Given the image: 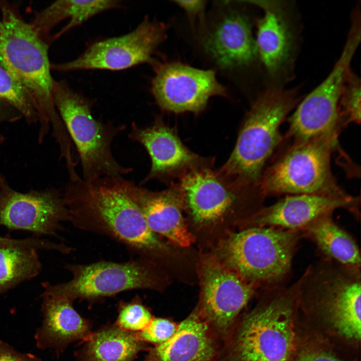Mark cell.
I'll return each mask as SVG.
<instances>
[{"instance_id": "obj_10", "label": "cell", "mask_w": 361, "mask_h": 361, "mask_svg": "<svg viewBox=\"0 0 361 361\" xmlns=\"http://www.w3.org/2000/svg\"><path fill=\"white\" fill-rule=\"evenodd\" d=\"M164 23L144 18L137 26L125 34L97 41L73 60L52 64L60 72L86 70L120 71L141 64L155 67L157 49L166 36Z\"/></svg>"}, {"instance_id": "obj_32", "label": "cell", "mask_w": 361, "mask_h": 361, "mask_svg": "<svg viewBox=\"0 0 361 361\" xmlns=\"http://www.w3.org/2000/svg\"><path fill=\"white\" fill-rule=\"evenodd\" d=\"M174 2L191 17L202 13L206 5L204 1H175Z\"/></svg>"}, {"instance_id": "obj_13", "label": "cell", "mask_w": 361, "mask_h": 361, "mask_svg": "<svg viewBox=\"0 0 361 361\" xmlns=\"http://www.w3.org/2000/svg\"><path fill=\"white\" fill-rule=\"evenodd\" d=\"M128 137L143 145L151 159L150 171L139 186L151 179L171 184L172 180L194 169L213 167L212 158L201 156L190 150L176 130L166 125L160 116L146 127L132 122Z\"/></svg>"}, {"instance_id": "obj_1", "label": "cell", "mask_w": 361, "mask_h": 361, "mask_svg": "<svg viewBox=\"0 0 361 361\" xmlns=\"http://www.w3.org/2000/svg\"><path fill=\"white\" fill-rule=\"evenodd\" d=\"M126 183L122 176L70 180L63 197L69 221L80 230L110 237L137 257L153 260L167 246L148 226Z\"/></svg>"}, {"instance_id": "obj_18", "label": "cell", "mask_w": 361, "mask_h": 361, "mask_svg": "<svg viewBox=\"0 0 361 361\" xmlns=\"http://www.w3.org/2000/svg\"><path fill=\"white\" fill-rule=\"evenodd\" d=\"M360 270L356 269L327 279L318 290V303L338 332L348 338H360Z\"/></svg>"}, {"instance_id": "obj_12", "label": "cell", "mask_w": 361, "mask_h": 361, "mask_svg": "<svg viewBox=\"0 0 361 361\" xmlns=\"http://www.w3.org/2000/svg\"><path fill=\"white\" fill-rule=\"evenodd\" d=\"M212 168L194 169L176 183L184 208L197 223L206 224L218 220L241 199L264 198L258 188H240Z\"/></svg>"}, {"instance_id": "obj_2", "label": "cell", "mask_w": 361, "mask_h": 361, "mask_svg": "<svg viewBox=\"0 0 361 361\" xmlns=\"http://www.w3.org/2000/svg\"><path fill=\"white\" fill-rule=\"evenodd\" d=\"M296 89H268L252 104L229 159L217 171L242 188H259L266 165L282 140L280 127L298 102Z\"/></svg>"}, {"instance_id": "obj_9", "label": "cell", "mask_w": 361, "mask_h": 361, "mask_svg": "<svg viewBox=\"0 0 361 361\" xmlns=\"http://www.w3.org/2000/svg\"><path fill=\"white\" fill-rule=\"evenodd\" d=\"M296 281L244 319L238 330L236 349L241 361H287L294 342L292 296Z\"/></svg>"}, {"instance_id": "obj_33", "label": "cell", "mask_w": 361, "mask_h": 361, "mask_svg": "<svg viewBox=\"0 0 361 361\" xmlns=\"http://www.w3.org/2000/svg\"><path fill=\"white\" fill-rule=\"evenodd\" d=\"M298 361H340L332 355L322 352L312 351L302 354Z\"/></svg>"}, {"instance_id": "obj_11", "label": "cell", "mask_w": 361, "mask_h": 361, "mask_svg": "<svg viewBox=\"0 0 361 361\" xmlns=\"http://www.w3.org/2000/svg\"><path fill=\"white\" fill-rule=\"evenodd\" d=\"M151 92L161 109L173 113H199L214 96H224L225 87L212 70H203L179 63L158 64Z\"/></svg>"}, {"instance_id": "obj_5", "label": "cell", "mask_w": 361, "mask_h": 361, "mask_svg": "<svg viewBox=\"0 0 361 361\" xmlns=\"http://www.w3.org/2000/svg\"><path fill=\"white\" fill-rule=\"evenodd\" d=\"M53 102L81 162L84 180L117 177L133 170L120 165L111 150L113 139L126 128L96 119L93 101L73 89L65 80H54Z\"/></svg>"}, {"instance_id": "obj_24", "label": "cell", "mask_w": 361, "mask_h": 361, "mask_svg": "<svg viewBox=\"0 0 361 361\" xmlns=\"http://www.w3.org/2000/svg\"><path fill=\"white\" fill-rule=\"evenodd\" d=\"M83 341L76 353L80 361H133L140 351L148 349L136 332L115 324L92 332Z\"/></svg>"}, {"instance_id": "obj_15", "label": "cell", "mask_w": 361, "mask_h": 361, "mask_svg": "<svg viewBox=\"0 0 361 361\" xmlns=\"http://www.w3.org/2000/svg\"><path fill=\"white\" fill-rule=\"evenodd\" d=\"M69 221L63 198L56 191L23 194L7 191L0 197V225L53 235Z\"/></svg>"}, {"instance_id": "obj_4", "label": "cell", "mask_w": 361, "mask_h": 361, "mask_svg": "<svg viewBox=\"0 0 361 361\" xmlns=\"http://www.w3.org/2000/svg\"><path fill=\"white\" fill-rule=\"evenodd\" d=\"M301 231L251 227L230 235L219 253L227 268L255 287H276L288 277Z\"/></svg>"}, {"instance_id": "obj_22", "label": "cell", "mask_w": 361, "mask_h": 361, "mask_svg": "<svg viewBox=\"0 0 361 361\" xmlns=\"http://www.w3.org/2000/svg\"><path fill=\"white\" fill-rule=\"evenodd\" d=\"M263 11L258 23L255 40L257 53L271 74L275 73L288 59L292 37L281 5L275 1H253Z\"/></svg>"}, {"instance_id": "obj_8", "label": "cell", "mask_w": 361, "mask_h": 361, "mask_svg": "<svg viewBox=\"0 0 361 361\" xmlns=\"http://www.w3.org/2000/svg\"><path fill=\"white\" fill-rule=\"evenodd\" d=\"M360 27L350 29L342 51L326 79L298 105L290 116L287 136L293 142L339 133L344 125L339 111L342 89L350 72L351 60L360 42Z\"/></svg>"}, {"instance_id": "obj_23", "label": "cell", "mask_w": 361, "mask_h": 361, "mask_svg": "<svg viewBox=\"0 0 361 361\" xmlns=\"http://www.w3.org/2000/svg\"><path fill=\"white\" fill-rule=\"evenodd\" d=\"M121 6V2L117 0H60L37 13L30 23L36 33L49 44L50 33L63 21L69 19L67 24L53 36L52 41L94 16Z\"/></svg>"}, {"instance_id": "obj_34", "label": "cell", "mask_w": 361, "mask_h": 361, "mask_svg": "<svg viewBox=\"0 0 361 361\" xmlns=\"http://www.w3.org/2000/svg\"><path fill=\"white\" fill-rule=\"evenodd\" d=\"M34 245L35 241L33 238L14 239L8 237L0 236V247L17 246L32 247Z\"/></svg>"}, {"instance_id": "obj_29", "label": "cell", "mask_w": 361, "mask_h": 361, "mask_svg": "<svg viewBox=\"0 0 361 361\" xmlns=\"http://www.w3.org/2000/svg\"><path fill=\"white\" fill-rule=\"evenodd\" d=\"M340 117L344 123L360 122V83L351 71L344 84L339 101Z\"/></svg>"}, {"instance_id": "obj_19", "label": "cell", "mask_w": 361, "mask_h": 361, "mask_svg": "<svg viewBox=\"0 0 361 361\" xmlns=\"http://www.w3.org/2000/svg\"><path fill=\"white\" fill-rule=\"evenodd\" d=\"M41 296L43 320L34 335L38 348L62 352L71 343L83 341L92 333L89 321L75 309L73 302L61 297Z\"/></svg>"}, {"instance_id": "obj_20", "label": "cell", "mask_w": 361, "mask_h": 361, "mask_svg": "<svg viewBox=\"0 0 361 361\" xmlns=\"http://www.w3.org/2000/svg\"><path fill=\"white\" fill-rule=\"evenodd\" d=\"M215 354L210 325L200 313H193L168 340L148 349L143 361H213Z\"/></svg>"}, {"instance_id": "obj_28", "label": "cell", "mask_w": 361, "mask_h": 361, "mask_svg": "<svg viewBox=\"0 0 361 361\" xmlns=\"http://www.w3.org/2000/svg\"><path fill=\"white\" fill-rule=\"evenodd\" d=\"M152 317L140 298L136 296L129 301H120L114 324L123 330L137 332L144 329Z\"/></svg>"}, {"instance_id": "obj_7", "label": "cell", "mask_w": 361, "mask_h": 361, "mask_svg": "<svg viewBox=\"0 0 361 361\" xmlns=\"http://www.w3.org/2000/svg\"><path fill=\"white\" fill-rule=\"evenodd\" d=\"M71 273L68 281L42 284L41 296L97 301L124 291L161 288V274L153 261L137 257L124 262L100 261L87 264H67Z\"/></svg>"}, {"instance_id": "obj_27", "label": "cell", "mask_w": 361, "mask_h": 361, "mask_svg": "<svg viewBox=\"0 0 361 361\" xmlns=\"http://www.w3.org/2000/svg\"><path fill=\"white\" fill-rule=\"evenodd\" d=\"M0 100L13 106L28 120H33L39 117L27 91L1 65Z\"/></svg>"}, {"instance_id": "obj_14", "label": "cell", "mask_w": 361, "mask_h": 361, "mask_svg": "<svg viewBox=\"0 0 361 361\" xmlns=\"http://www.w3.org/2000/svg\"><path fill=\"white\" fill-rule=\"evenodd\" d=\"M201 279L200 314L209 325L225 333L253 296L256 287L215 257L203 260Z\"/></svg>"}, {"instance_id": "obj_30", "label": "cell", "mask_w": 361, "mask_h": 361, "mask_svg": "<svg viewBox=\"0 0 361 361\" xmlns=\"http://www.w3.org/2000/svg\"><path fill=\"white\" fill-rule=\"evenodd\" d=\"M177 327V325L167 319L153 317L146 327L137 332L136 335L140 340L156 345L168 340Z\"/></svg>"}, {"instance_id": "obj_26", "label": "cell", "mask_w": 361, "mask_h": 361, "mask_svg": "<svg viewBox=\"0 0 361 361\" xmlns=\"http://www.w3.org/2000/svg\"><path fill=\"white\" fill-rule=\"evenodd\" d=\"M36 249L17 246L0 247V293L40 272Z\"/></svg>"}, {"instance_id": "obj_21", "label": "cell", "mask_w": 361, "mask_h": 361, "mask_svg": "<svg viewBox=\"0 0 361 361\" xmlns=\"http://www.w3.org/2000/svg\"><path fill=\"white\" fill-rule=\"evenodd\" d=\"M205 48L224 68L248 64L257 53L249 21L238 12L230 13L219 24L207 40Z\"/></svg>"}, {"instance_id": "obj_6", "label": "cell", "mask_w": 361, "mask_h": 361, "mask_svg": "<svg viewBox=\"0 0 361 361\" xmlns=\"http://www.w3.org/2000/svg\"><path fill=\"white\" fill-rule=\"evenodd\" d=\"M338 135L335 133L292 142L266 167L259 185L263 195L350 197L337 184L331 169V156Z\"/></svg>"}, {"instance_id": "obj_25", "label": "cell", "mask_w": 361, "mask_h": 361, "mask_svg": "<svg viewBox=\"0 0 361 361\" xmlns=\"http://www.w3.org/2000/svg\"><path fill=\"white\" fill-rule=\"evenodd\" d=\"M331 214L312 221L301 231L326 257L341 265L360 268V255L355 241L333 221Z\"/></svg>"}, {"instance_id": "obj_16", "label": "cell", "mask_w": 361, "mask_h": 361, "mask_svg": "<svg viewBox=\"0 0 361 361\" xmlns=\"http://www.w3.org/2000/svg\"><path fill=\"white\" fill-rule=\"evenodd\" d=\"M358 200L350 196L340 198L318 195H289L276 203L263 206L246 219L247 228L270 227L302 231L316 219L338 209L356 213Z\"/></svg>"}, {"instance_id": "obj_3", "label": "cell", "mask_w": 361, "mask_h": 361, "mask_svg": "<svg viewBox=\"0 0 361 361\" xmlns=\"http://www.w3.org/2000/svg\"><path fill=\"white\" fill-rule=\"evenodd\" d=\"M0 65L27 91L39 117L51 122L54 133L65 130L53 97L49 45L25 21L18 9L0 1Z\"/></svg>"}, {"instance_id": "obj_17", "label": "cell", "mask_w": 361, "mask_h": 361, "mask_svg": "<svg viewBox=\"0 0 361 361\" xmlns=\"http://www.w3.org/2000/svg\"><path fill=\"white\" fill-rule=\"evenodd\" d=\"M126 186L129 196L153 233L183 247L194 242L183 215L184 203L176 183L161 191L149 190L129 180Z\"/></svg>"}, {"instance_id": "obj_31", "label": "cell", "mask_w": 361, "mask_h": 361, "mask_svg": "<svg viewBox=\"0 0 361 361\" xmlns=\"http://www.w3.org/2000/svg\"><path fill=\"white\" fill-rule=\"evenodd\" d=\"M0 361H42L30 353H24L0 339Z\"/></svg>"}]
</instances>
